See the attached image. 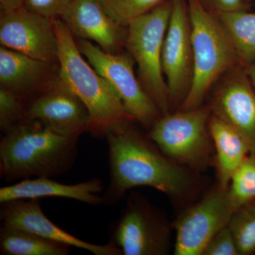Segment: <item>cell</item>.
Masks as SVG:
<instances>
[{
    "instance_id": "obj_17",
    "label": "cell",
    "mask_w": 255,
    "mask_h": 255,
    "mask_svg": "<svg viewBox=\"0 0 255 255\" xmlns=\"http://www.w3.org/2000/svg\"><path fill=\"white\" fill-rule=\"evenodd\" d=\"M209 128L216 151L214 162L218 185L227 188L234 174L251 155V148L239 132L212 114Z\"/></svg>"
},
{
    "instance_id": "obj_22",
    "label": "cell",
    "mask_w": 255,
    "mask_h": 255,
    "mask_svg": "<svg viewBox=\"0 0 255 255\" xmlns=\"http://www.w3.org/2000/svg\"><path fill=\"white\" fill-rule=\"evenodd\" d=\"M164 0H100L105 11L116 22L127 27L132 20L146 14Z\"/></svg>"
},
{
    "instance_id": "obj_1",
    "label": "cell",
    "mask_w": 255,
    "mask_h": 255,
    "mask_svg": "<svg viewBox=\"0 0 255 255\" xmlns=\"http://www.w3.org/2000/svg\"><path fill=\"white\" fill-rule=\"evenodd\" d=\"M131 123L114 127L106 134L110 182L102 196L103 204L114 205L127 191L137 187L154 188L174 198L189 194L195 179L189 169L157 150Z\"/></svg>"
},
{
    "instance_id": "obj_10",
    "label": "cell",
    "mask_w": 255,
    "mask_h": 255,
    "mask_svg": "<svg viewBox=\"0 0 255 255\" xmlns=\"http://www.w3.org/2000/svg\"><path fill=\"white\" fill-rule=\"evenodd\" d=\"M170 18L162 48V70L168 88L171 112L177 111L190 90L194 54L187 0H172Z\"/></svg>"
},
{
    "instance_id": "obj_5",
    "label": "cell",
    "mask_w": 255,
    "mask_h": 255,
    "mask_svg": "<svg viewBox=\"0 0 255 255\" xmlns=\"http://www.w3.org/2000/svg\"><path fill=\"white\" fill-rule=\"evenodd\" d=\"M172 8V0H164L153 9L130 21L124 45L137 63L142 87L162 115L171 112L162 55Z\"/></svg>"
},
{
    "instance_id": "obj_25",
    "label": "cell",
    "mask_w": 255,
    "mask_h": 255,
    "mask_svg": "<svg viewBox=\"0 0 255 255\" xmlns=\"http://www.w3.org/2000/svg\"><path fill=\"white\" fill-rule=\"evenodd\" d=\"M237 244L229 227L220 231L209 241L202 255H238Z\"/></svg>"
},
{
    "instance_id": "obj_8",
    "label": "cell",
    "mask_w": 255,
    "mask_h": 255,
    "mask_svg": "<svg viewBox=\"0 0 255 255\" xmlns=\"http://www.w3.org/2000/svg\"><path fill=\"white\" fill-rule=\"evenodd\" d=\"M110 235L111 243L124 255H164L170 248L168 225L139 194L129 198Z\"/></svg>"
},
{
    "instance_id": "obj_26",
    "label": "cell",
    "mask_w": 255,
    "mask_h": 255,
    "mask_svg": "<svg viewBox=\"0 0 255 255\" xmlns=\"http://www.w3.org/2000/svg\"><path fill=\"white\" fill-rule=\"evenodd\" d=\"M73 0H25L23 6L30 11L55 19L60 18Z\"/></svg>"
},
{
    "instance_id": "obj_7",
    "label": "cell",
    "mask_w": 255,
    "mask_h": 255,
    "mask_svg": "<svg viewBox=\"0 0 255 255\" xmlns=\"http://www.w3.org/2000/svg\"><path fill=\"white\" fill-rule=\"evenodd\" d=\"M77 45L89 63L118 94L134 122L150 130L162 114L135 76L132 55L128 52L109 53L88 40L80 39Z\"/></svg>"
},
{
    "instance_id": "obj_21",
    "label": "cell",
    "mask_w": 255,
    "mask_h": 255,
    "mask_svg": "<svg viewBox=\"0 0 255 255\" xmlns=\"http://www.w3.org/2000/svg\"><path fill=\"white\" fill-rule=\"evenodd\" d=\"M236 240L240 255L255 253V199L248 201L233 212L228 223Z\"/></svg>"
},
{
    "instance_id": "obj_14",
    "label": "cell",
    "mask_w": 255,
    "mask_h": 255,
    "mask_svg": "<svg viewBox=\"0 0 255 255\" xmlns=\"http://www.w3.org/2000/svg\"><path fill=\"white\" fill-rule=\"evenodd\" d=\"M2 223L21 228L40 237L90 252L95 255H122L113 243L96 245L82 241L67 233L50 221L42 211L39 199H16L1 203Z\"/></svg>"
},
{
    "instance_id": "obj_4",
    "label": "cell",
    "mask_w": 255,
    "mask_h": 255,
    "mask_svg": "<svg viewBox=\"0 0 255 255\" xmlns=\"http://www.w3.org/2000/svg\"><path fill=\"white\" fill-rule=\"evenodd\" d=\"M187 2L191 27L194 73L189 93L177 110L201 107L221 77L241 65L227 33L216 15L201 0H187Z\"/></svg>"
},
{
    "instance_id": "obj_23",
    "label": "cell",
    "mask_w": 255,
    "mask_h": 255,
    "mask_svg": "<svg viewBox=\"0 0 255 255\" xmlns=\"http://www.w3.org/2000/svg\"><path fill=\"white\" fill-rule=\"evenodd\" d=\"M236 210L255 199V155L251 154L234 174L229 185Z\"/></svg>"
},
{
    "instance_id": "obj_24",
    "label": "cell",
    "mask_w": 255,
    "mask_h": 255,
    "mask_svg": "<svg viewBox=\"0 0 255 255\" xmlns=\"http://www.w3.org/2000/svg\"><path fill=\"white\" fill-rule=\"evenodd\" d=\"M24 99L16 92L0 88V128L6 133L24 122Z\"/></svg>"
},
{
    "instance_id": "obj_15",
    "label": "cell",
    "mask_w": 255,
    "mask_h": 255,
    "mask_svg": "<svg viewBox=\"0 0 255 255\" xmlns=\"http://www.w3.org/2000/svg\"><path fill=\"white\" fill-rule=\"evenodd\" d=\"M60 19L72 34L96 42L105 51L119 53L125 45L127 27L107 14L100 0H73Z\"/></svg>"
},
{
    "instance_id": "obj_27",
    "label": "cell",
    "mask_w": 255,
    "mask_h": 255,
    "mask_svg": "<svg viewBox=\"0 0 255 255\" xmlns=\"http://www.w3.org/2000/svg\"><path fill=\"white\" fill-rule=\"evenodd\" d=\"M211 12H232L246 11L247 0H201Z\"/></svg>"
},
{
    "instance_id": "obj_28",
    "label": "cell",
    "mask_w": 255,
    "mask_h": 255,
    "mask_svg": "<svg viewBox=\"0 0 255 255\" xmlns=\"http://www.w3.org/2000/svg\"><path fill=\"white\" fill-rule=\"evenodd\" d=\"M24 2L25 0H0L1 11H11L22 7Z\"/></svg>"
},
{
    "instance_id": "obj_6",
    "label": "cell",
    "mask_w": 255,
    "mask_h": 255,
    "mask_svg": "<svg viewBox=\"0 0 255 255\" xmlns=\"http://www.w3.org/2000/svg\"><path fill=\"white\" fill-rule=\"evenodd\" d=\"M209 105L190 110H177L162 115L147 135L159 150L177 163L202 171L212 161L213 140L209 123Z\"/></svg>"
},
{
    "instance_id": "obj_2",
    "label": "cell",
    "mask_w": 255,
    "mask_h": 255,
    "mask_svg": "<svg viewBox=\"0 0 255 255\" xmlns=\"http://www.w3.org/2000/svg\"><path fill=\"white\" fill-rule=\"evenodd\" d=\"M79 137L68 136L36 122H23L0 142V173L6 182L58 177L78 157Z\"/></svg>"
},
{
    "instance_id": "obj_9",
    "label": "cell",
    "mask_w": 255,
    "mask_h": 255,
    "mask_svg": "<svg viewBox=\"0 0 255 255\" xmlns=\"http://www.w3.org/2000/svg\"><path fill=\"white\" fill-rule=\"evenodd\" d=\"M236 211L229 187H218L184 211L175 223V255H202L209 241L228 226Z\"/></svg>"
},
{
    "instance_id": "obj_11",
    "label": "cell",
    "mask_w": 255,
    "mask_h": 255,
    "mask_svg": "<svg viewBox=\"0 0 255 255\" xmlns=\"http://www.w3.org/2000/svg\"><path fill=\"white\" fill-rule=\"evenodd\" d=\"M208 96L211 114L239 132L255 155V88L246 67L225 73Z\"/></svg>"
},
{
    "instance_id": "obj_18",
    "label": "cell",
    "mask_w": 255,
    "mask_h": 255,
    "mask_svg": "<svg viewBox=\"0 0 255 255\" xmlns=\"http://www.w3.org/2000/svg\"><path fill=\"white\" fill-rule=\"evenodd\" d=\"M49 64L51 63L1 46L0 48L1 87L16 92L23 97L43 80L48 72Z\"/></svg>"
},
{
    "instance_id": "obj_29",
    "label": "cell",
    "mask_w": 255,
    "mask_h": 255,
    "mask_svg": "<svg viewBox=\"0 0 255 255\" xmlns=\"http://www.w3.org/2000/svg\"><path fill=\"white\" fill-rule=\"evenodd\" d=\"M248 77L255 88V61L246 68Z\"/></svg>"
},
{
    "instance_id": "obj_16",
    "label": "cell",
    "mask_w": 255,
    "mask_h": 255,
    "mask_svg": "<svg viewBox=\"0 0 255 255\" xmlns=\"http://www.w3.org/2000/svg\"><path fill=\"white\" fill-rule=\"evenodd\" d=\"M100 179H92L75 184L55 182L48 177L23 179L0 189V204L16 199L59 197L74 199L92 206L103 204L99 195L103 189Z\"/></svg>"
},
{
    "instance_id": "obj_12",
    "label": "cell",
    "mask_w": 255,
    "mask_h": 255,
    "mask_svg": "<svg viewBox=\"0 0 255 255\" xmlns=\"http://www.w3.org/2000/svg\"><path fill=\"white\" fill-rule=\"evenodd\" d=\"M24 122H36L68 136L91 133L90 112L59 78L50 82L26 104Z\"/></svg>"
},
{
    "instance_id": "obj_13",
    "label": "cell",
    "mask_w": 255,
    "mask_h": 255,
    "mask_svg": "<svg viewBox=\"0 0 255 255\" xmlns=\"http://www.w3.org/2000/svg\"><path fill=\"white\" fill-rule=\"evenodd\" d=\"M1 46L31 58L53 63L58 60V42L53 19L24 6L1 11Z\"/></svg>"
},
{
    "instance_id": "obj_20",
    "label": "cell",
    "mask_w": 255,
    "mask_h": 255,
    "mask_svg": "<svg viewBox=\"0 0 255 255\" xmlns=\"http://www.w3.org/2000/svg\"><path fill=\"white\" fill-rule=\"evenodd\" d=\"M227 33L243 67L255 61V13L246 11L214 13Z\"/></svg>"
},
{
    "instance_id": "obj_3",
    "label": "cell",
    "mask_w": 255,
    "mask_h": 255,
    "mask_svg": "<svg viewBox=\"0 0 255 255\" xmlns=\"http://www.w3.org/2000/svg\"><path fill=\"white\" fill-rule=\"evenodd\" d=\"M53 22L58 42V78L86 106L92 135L103 138L110 129L133 122L113 87L83 58L65 23L60 18Z\"/></svg>"
},
{
    "instance_id": "obj_19",
    "label": "cell",
    "mask_w": 255,
    "mask_h": 255,
    "mask_svg": "<svg viewBox=\"0 0 255 255\" xmlns=\"http://www.w3.org/2000/svg\"><path fill=\"white\" fill-rule=\"evenodd\" d=\"M70 246L40 237L2 223L0 228V254L3 255H68Z\"/></svg>"
}]
</instances>
